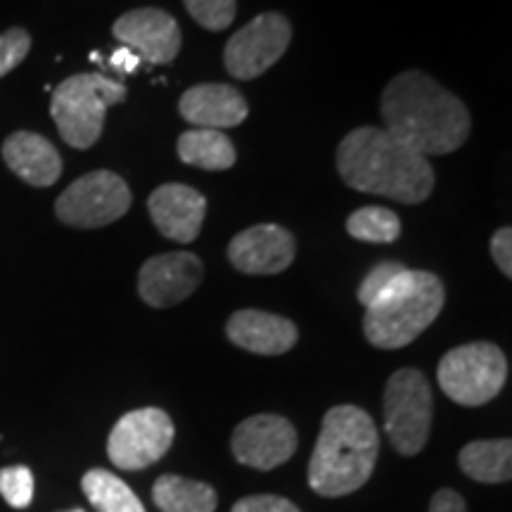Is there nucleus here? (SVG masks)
Wrapping results in <instances>:
<instances>
[{"mask_svg":"<svg viewBox=\"0 0 512 512\" xmlns=\"http://www.w3.org/2000/svg\"><path fill=\"white\" fill-rule=\"evenodd\" d=\"M382 119L387 131L422 157L451 155L470 136L465 102L439 86L432 76L401 72L382 93Z\"/></svg>","mask_w":512,"mask_h":512,"instance_id":"nucleus-1","label":"nucleus"},{"mask_svg":"<svg viewBox=\"0 0 512 512\" xmlns=\"http://www.w3.org/2000/svg\"><path fill=\"white\" fill-rule=\"evenodd\" d=\"M337 171L349 188L401 204L425 202L434 190L427 157L377 126L354 128L344 136L337 147Z\"/></svg>","mask_w":512,"mask_h":512,"instance_id":"nucleus-2","label":"nucleus"},{"mask_svg":"<svg viewBox=\"0 0 512 512\" xmlns=\"http://www.w3.org/2000/svg\"><path fill=\"white\" fill-rule=\"evenodd\" d=\"M380 434L358 406H335L325 413L309 460V486L323 498L354 494L373 475Z\"/></svg>","mask_w":512,"mask_h":512,"instance_id":"nucleus-3","label":"nucleus"},{"mask_svg":"<svg viewBox=\"0 0 512 512\" xmlns=\"http://www.w3.org/2000/svg\"><path fill=\"white\" fill-rule=\"evenodd\" d=\"M446 292L430 271H406L366 309L363 332L377 349H403L415 342L444 309Z\"/></svg>","mask_w":512,"mask_h":512,"instance_id":"nucleus-4","label":"nucleus"},{"mask_svg":"<svg viewBox=\"0 0 512 512\" xmlns=\"http://www.w3.org/2000/svg\"><path fill=\"white\" fill-rule=\"evenodd\" d=\"M126 86L105 74H74L64 79L50 98L57 131L67 145L88 150L98 143L107 107L126 100Z\"/></svg>","mask_w":512,"mask_h":512,"instance_id":"nucleus-5","label":"nucleus"},{"mask_svg":"<svg viewBox=\"0 0 512 512\" xmlns=\"http://www.w3.org/2000/svg\"><path fill=\"white\" fill-rule=\"evenodd\" d=\"M437 380L441 392L460 406H484L503 392L508 358L491 342L463 344L441 358Z\"/></svg>","mask_w":512,"mask_h":512,"instance_id":"nucleus-6","label":"nucleus"},{"mask_svg":"<svg viewBox=\"0 0 512 512\" xmlns=\"http://www.w3.org/2000/svg\"><path fill=\"white\" fill-rule=\"evenodd\" d=\"M432 389L415 368H401L384 387V432L401 456L413 458L427 446L432 430Z\"/></svg>","mask_w":512,"mask_h":512,"instance_id":"nucleus-7","label":"nucleus"},{"mask_svg":"<svg viewBox=\"0 0 512 512\" xmlns=\"http://www.w3.org/2000/svg\"><path fill=\"white\" fill-rule=\"evenodd\" d=\"M131 190L114 171H91L57 197L55 214L64 226L91 230L110 226L131 209Z\"/></svg>","mask_w":512,"mask_h":512,"instance_id":"nucleus-8","label":"nucleus"},{"mask_svg":"<svg viewBox=\"0 0 512 512\" xmlns=\"http://www.w3.org/2000/svg\"><path fill=\"white\" fill-rule=\"evenodd\" d=\"M174 437V420L162 408H138L119 418L112 427L107 456L119 470L138 472L162 460L174 444Z\"/></svg>","mask_w":512,"mask_h":512,"instance_id":"nucleus-9","label":"nucleus"},{"mask_svg":"<svg viewBox=\"0 0 512 512\" xmlns=\"http://www.w3.org/2000/svg\"><path fill=\"white\" fill-rule=\"evenodd\" d=\"M292 41L290 19L280 12H264L235 31L223 50V62L230 76L240 81H252L266 74Z\"/></svg>","mask_w":512,"mask_h":512,"instance_id":"nucleus-10","label":"nucleus"},{"mask_svg":"<svg viewBox=\"0 0 512 512\" xmlns=\"http://www.w3.org/2000/svg\"><path fill=\"white\" fill-rule=\"evenodd\" d=\"M233 456L240 465L268 472L287 463L297 451V432L283 415L259 413L242 420L230 439Z\"/></svg>","mask_w":512,"mask_h":512,"instance_id":"nucleus-11","label":"nucleus"},{"mask_svg":"<svg viewBox=\"0 0 512 512\" xmlns=\"http://www.w3.org/2000/svg\"><path fill=\"white\" fill-rule=\"evenodd\" d=\"M204 266L192 252H166L147 259L138 273V294L152 309L185 302L202 283Z\"/></svg>","mask_w":512,"mask_h":512,"instance_id":"nucleus-12","label":"nucleus"},{"mask_svg":"<svg viewBox=\"0 0 512 512\" xmlns=\"http://www.w3.org/2000/svg\"><path fill=\"white\" fill-rule=\"evenodd\" d=\"M112 34L121 46L131 48L140 60L169 64L181 53V27L169 12L159 8H138L114 22Z\"/></svg>","mask_w":512,"mask_h":512,"instance_id":"nucleus-13","label":"nucleus"},{"mask_svg":"<svg viewBox=\"0 0 512 512\" xmlns=\"http://www.w3.org/2000/svg\"><path fill=\"white\" fill-rule=\"evenodd\" d=\"M297 254L292 233L278 223H259L235 235L228 245L233 268L245 275H275L290 268Z\"/></svg>","mask_w":512,"mask_h":512,"instance_id":"nucleus-14","label":"nucleus"},{"mask_svg":"<svg viewBox=\"0 0 512 512\" xmlns=\"http://www.w3.org/2000/svg\"><path fill=\"white\" fill-rule=\"evenodd\" d=\"M147 211L166 240L188 245L200 235L204 214H207V200L202 192L190 185L166 183L152 192L147 200Z\"/></svg>","mask_w":512,"mask_h":512,"instance_id":"nucleus-15","label":"nucleus"},{"mask_svg":"<svg viewBox=\"0 0 512 512\" xmlns=\"http://www.w3.org/2000/svg\"><path fill=\"white\" fill-rule=\"evenodd\" d=\"M226 335L235 347L259 356H283L294 349L299 330L292 320L259 309L235 311L226 323Z\"/></svg>","mask_w":512,"mask_h":512,"instance_id":"nucleus-16","label":"nucleus"},{"mask_svg":"<svg viewBox=\"0 0 512 512\" xmlns=\"http://www.w3.org/2000/svg\"><path fill=\"white\" fill-rule=\"evenodd\" d=\"M178 112L192 126L221 131L240 126L247 119L249 105L245 95L228 83H200L181 95Z\"/></svg>","mask_w":512,"mask_h":512,"instance_id":"nucleus-17","label":"nucleus"},{"mask_svg":"<svg viewBox=\"0 0 512 512\" xmlns=\"http://www.w3.org/2000/svg\"><path fill=\"white\" fill-rule=\"evenodd\" d=\"M3 159L12 174L34 188H50L62 176L60 152L38 133H12L3 143Z\"/></svg>","mask_w":512,"mask_h":512,"instance_id":"nucleus-18","label":"nucleus"},{"mask_svg":"<svg viewBox=\"0 0 512 512\" xmlns=\"http://www.w3.org/2000/svg\"><path fill=\"white\" fill-rule=\"evenodd\" d=\"M176 152L183 164L197 166L204 171H228L238 159L233 140L214 128H190L181 133Z\"/></svg>","mask_w":512,"mask_h":512,"instance_id":"nucleus-19","label":"nucleus"},{"mask_svg":"<svg viewBox=\"0 0 512 512\" xmlns=\"http://www.w3.org/2000/svg\"><path fill=\"white\" fill-rule=\"evenodd\" d=\"M458 465L467 477L482 484H503L512 479V441H472L458 453Z\"/></svg>","mask_w":512,"mask_h":512,"instance_id":"nucleus-20","label":"nucleus"},{"mask_svg":"<svg viewBox=\"0 0 512 512\" xmlns=\"http://www.w3.org/2000/svg\"><path fill=\"white\" fill-rule=\"evenodd\" d=\"M152 501L162 512H214V486L181 475H162L152 486Z\"/></svg>","mask_w":512,"mask_h":512,"instance_id":"nucleus-21","label":"nucleus"},{"mask_svg":"<svg viewBox=\"0 0 512 512\" xmlns=\"http://www.w3.org/2000/svg\"><path fill=\"white\" fill-rule=\"evenodd\" d=\"M81 489L98 512H145L131 486L107 470L86 472L81 479Z\"/></svg>","mask_w":512,"mask_h":512,"instance_id":"nucleus-22","label":"nucleus"},{"mask_svg":"<svg viewBox=\"0 0 512 512\" xmlns=\"http://www.w3.org/2000/svg\"><path fill=\"white\" fill-rule=\"evenodd\" d=\"M347 233L361 242L392 245L401 235V219L392 209L361 207L347 219Z\"/></svg>","mask_w":512,"mask_h":512,"instance_id":"nucleus-23","label":"nucleus"},{"mask_svg":"<svg viewBox=\"0 0 512 512\" xmlns=\"http://www.w3.org/2000/svg\"><path fill=\"white\" fill-rule=\"evenodd\" d=\"M0 496L10 508H29L34 501V475L27 465H10L0 470Z\"/></svg>","mask_w":512,"mask_h":512,"instance_id":"nucleus-24","label":"nucleus"},{"mask_svg":"<svg viewBox=\"0 0 512 512\" xmlns=\"http://www.w3.org/2000/svg\"><path fill=\"white\" fill-rule=\"evenodd\" d=\"M185 10L207 31H223L235 19V0H183Z\"/></svg>","mask_w":512,"mask_h":512,"instance_id":"nucleus-25","label":"nucleus"},{"mask_svg":"<svg viewBox=\"0 0 512 512\" xmlns=\"http://www.w3.org/2000/svg\"><path fill=\"white\" fill-rule=\"evenodd\" d=\"M403 271H406V266L399 264V261H382V264L373 266L366 278H363V283L358 285L356 299L368 309V306L373 304L375 299L380 297V294L387 290V287L392 285L394 280L399 278V273Z\"/></svg>","mask_w":512,"mask_h":512,"instance_id":"nucleus-26","label":"nucleus"},{"mask_svg":"<svg viewBox=\"0 0 512 512\" xmlns=\"http://www.w3.org/2000/svg\"><path fill=\"white\" fill-rule=\"evenodd\" d=\"M31 50V36L27 29L15 27L0 34V76L10 74L17 64L24 62V57Z\"/></svg>","mask_w":512,"mask_h":512,"instance_id":"nucleus-27","label":"nucleus"},{"mask_svg":"<svg viewBox=\"0 0 512 512\" xmlns=\"http://www.w3.org/2000/svg\"><path fill=\"white\" fill-rule=\"evenodd\" d=\"M230 512H302V510H299L297 505H294L292 501H287V498H283V496L261 494V496L240 498Z\"/></svg>","mask_w":512,"mask_h":512,"instance_id":"nucleus-28","label":"nucleus"},{"mask_svg":"<svg viewBox=\"0 0 512 512\" xmlns=\"http://www.w3.org/2000/svg\"><path fill=\"white\" fill-rule=\"evenodd\" d=\"M512 230L505 226V228H498L494 233V238H491V256H494L498 271L503 275H512Z\"/></svg>","mask_w":512,"mask_h":512,"instance_id":"nucleus-29","label":"nucleus"},{"mask_svg":"<svg viewBox=\"0 0 512 512\" xmlns=\"http://www.w3.org/2000/svg\"><path fill=\"white\" fill-rule=\"evenodd\" d=\"M430 512H467L463 496L453 489H441L434 494L430 503Z\"/></svg>","mask_w":512,"mask_h":512,"instance_id":"nucleus-30","label":"nucleus"},{"mask_svg":"<svg viewBox=\"0 0 512 512\" xmlns=\"http://www.w3.org/2000/svg\"><path fill=\"white\" fill-rule=\"evenodd\" d=\"M140 62H143V60H140V57L133 53L131 48L121 46V48L114 50L110 62H107V64H110L114 72H119V74H133L140 67Z\"/></svg>","mask_w":512,"mask_h":512,"instance_id":"nucleus-31","label":"nucleus"},{"mask_svg":"<svg viewBox=\"0 0 512 512\" xmlns=\"http://www.w3.org/2000/svg\"><path fill=\"white\" fill-rule=\"evenodd\" d=\"M72 512H83V510H72Z\"/></svg>","mask_w":512,"mask_h":512,"instance_id":"nucleus-32","label":"nucleus"}]
</instances>
